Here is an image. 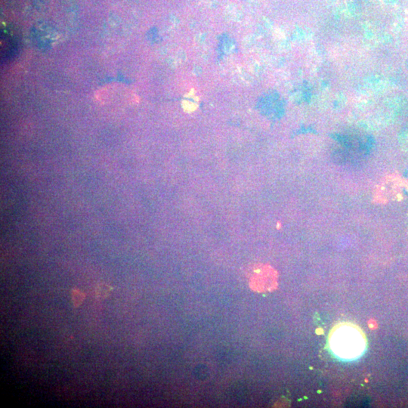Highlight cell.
<instances>
[{
    "mask_svg": "<svg viewBox=\"0 0 408 408\" xmlns=\"http://www.w3.org/2000/svg\"><path fill=\"white\" fill-rule=\"evenodd\" d=\"M71 296L72 302H73V306L76 308L80 306L82 303H84V300H85V294L82 291H79V289H76V288L72 290Z\"/></svg>",
    "mask_w": 408,
    "mask_h": 408,
    "instance_id": "cell-3",
    "label": "cell"
},
{
    "mask_svg": "<svg viewBox=\"0 0 408 408\" xmlns=\"http://www.w3.org/2000/svg\"><path fill=\"white\" fill-rule=\"evenodd\" d=\"M112 290L113 289H112L110 285L106 284V283H100V284H98L96 286L95 293H96V297L99 300H104V299L107 298L110 296V293L112 292Z\"/></svg>",
    "mask_w": 408,
    "mask_h": 408,
    "instance_id": "cell-2",
    "label": "cell"
},
{
    "mask_svg": "<svg viewBox=\"0 0 408 408\" xmlns=\"http://www.w3.org/2000/svg\"><path fill=\"white\" fill-rule=\"evenodd\" d=\"M329 345L334 355L345 360H354L364 352L366 337L357 325L339 323L330 334Z\"/></svg>",
    "mask_w": 408,
    "mask_h": 408,
    "instance_id": "cell-1",
    "label": "cell"
}]
</instances>
